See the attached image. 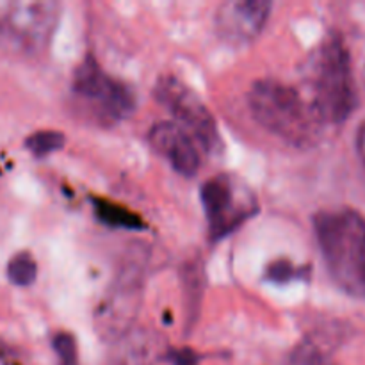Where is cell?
Returning a JSON list of instances; mask_svg holds the SVG:
<instances>
[{
	"label": "cell",
	"instance_id": "9c48e42d",
	"mask_svg": "<svg viewBox=\"0 0 365 365\" xmlns=\"http://www.w3.org/2000/svg\"><path fill=\"white\" fill-rule=\"evenodd\" d=\"M267 0H230L216 13V29L228 43H250L262 32L271 14Z\"/></svg>",
	"mask_w": 365,
	"mask_h": 365
},
{
	"label": "cell",
	"instance_id": "2e32d148",
	"mask_svg": "<svg viewBox=\"0 0 365 365\" xmlns=\"http://www.w3.org/2000/svg\"><path fill=\"white\" fill-rule=\"evenodd\" d=\"M53 349H56L57 356H59L61 365H77L78 355H77V344L75 339L71 337L66 331H59L52 341Z\"/></svg>",
	"mask_w": 365,
	"mask_h": 365
},
{
	"label": "cell",
	"instance_id": "5bb4252c",
	"mask_svg": "<svg viewBox=\"0 0 365 365\" xmlns=\"http://www.w3.org/2000/svg\"><path fill=\"white\" fill-rule=\"evenodd\" d=\"M25 146L36 157H45L64 146V135L57 130H39L25 139Z\"/></svg>",
	"mask_w": 365,
	"mask_h": 365
},
{
	"label": "cell",
	"instance_id": "8fae6325",
	"mask_svg": "<svg viewBox=\"0 0 365 365\" xmlns=\"http://www.w3.org/2000/svg\"><path fill=\"white\" fill-rule=\"evenodd\" d=\"M114 344L109 365H159L168 355L160 349L159 337L148 331H130Z\"/></svg>",
	"mask_w": 365,
	"mask_h": 365
},
{
	"label": "cell",
	"instance_id": "3957f363",
	"mask_svg": "<svg viewBox=\"0 0 365 365\" xmlns=\"http://www.w3.org/2000/svg\"><path fill=\"white\" fill-rule=\"evenodd\" d=\"M248 103L253 118L266 130L292 146L317 145L327 127L303 91L280 81L255 82L250 89Z\"/></svg>",
	"mask_w": 365,
	"mask_h": 365
},
{
	"label": "cell",
	"instance_id": "7c38bea8",
	"mask_svg": "<svg viewBox=\"0 0 365 365\" xmlns=\"http://www.w3.org/2000/svg\"><path fill=\"white\" fill-rule=\"evenodd\" d=\"M96 217L107 227L132 228V230H138L139 227H143L141 217L135 216L134 212H128L127 209H121L114 203L103 202V200L96 202Z\"/></svg>",
	"mask_w": 365,
	"mask_h": 365
},
{
	"label": "cell",
	"instance_id": "7a4b0ae2",
	"mask_svg": "<svg viewBox=\"0 0 365 365\" xmlns=\"http://www.w3.org/2000/svg\"><path fill=\"white\" fill-rule=\"evenodd\" d=\"M324 266L339 289L365 298V220L353 209L323 210L314 217Z\"/></svg>",
	"mask_w": 365,
	"mask_h": 365
},
{
	"label": "cell",
	"instance_id": "30bf717a",
	"mask_svg": "<svg viewBox=\"0 0 365 365\" xmlns=\"http://www.w3.org/2000/svg\"><path fill=\"white\" fill-rule=\"evenodd\" d=\"M148 141L152 148L160 157H164L177 173L192 177L198 171L202 159L195 138L178 123L159 121L150 128Z\"/></svg>",
	"mask_w": 365,
	"mask_h": 365
},
{
	"label": "cell",
	"instance_id": "ba28073f",
	"mask_svg": "<svg viewBox=\"0 0 365 365\" xmlns=\"http://www.w3.org/2000/svg\"><path fill=\"white\" fill-rule=\"evenodd\" d=\"M202 203L210 237L216 241L234 232L257 212V202L252 192L227 175L214 177L203 184Z\"/></svg>",
	"mask_w": 365,
	"mask_h": 365
},
{
	"label": "cell",
	"instance_id": "8992f818",
	"mask_svg": "<svg viewBox=\"0 0 365 365\" xmlns=\"http://www.w3.org/2000/svg\"><path fill=\"white\" fill-rule=\"evenodd\" d=\"M59 4L46 0L0 4V45L21 53L46 46L56 31Z\"/></svg>",
	"mask_w": 365,
	"mask_h": 365
},
{
	"label": "cell",
	"instance_id": "9a60e30c",
	"mask_svg": "<svg viewBox=\"0 0 365 365\" xmlns=\"http://www.w3.org/2000/svg\"><path fill=\"white\" fill-rule=\"evenodd\" d=\"M289 365H337L316 342L305 341L291 353Z\"/></svg>",
	"mask_w": 365,
	"mask_h": 365
},
{
	"label": "cell",
	"instance_id": "6da1fadb",
	"mask_svg": "<svg viewBox=\"0 0 365 365\" xmlns=\"http://www.w3.org/2000/svg\"><path fill=\"white\" fill-rule=\"evenodd\" d=\"M303 95L310 100L324 125H341L356 103L351 57L344 41L330 36L307 56L302 64Z\"/></svg>",
	"mask_w": 365,
	"mask_h": 365
},
{
	"label": "cell",
	"instance_id": "d6986e66",
	"mask_svg": "<svg viewBox=\"0 0 365 365\" xmlns=\"http://www.w3.org/2000/svg\"><path fill=\"white\" fill-rule=\"evenodd\" d=\"M356 152H359L360 159H362L365 166V121L360 125L359 132H356Z\"/></svg>",
	"mask_w": 365,
	"mask_h": 365
},
{
	"label": "cell",
	"instance_id": "5b68a950",
	"mask_svg": "<svg viewBox=\"0 0 365 365\" xmlns=\"http://www.w3.org/2000/svg\"><path fill=\"white\" fill-rule=\"evenodd\" d=\"M145 264L141 257H128L116 271L106 298L96 310V331L107 341H120L130 334L143 298Z\"/></svg>",
	"mask_w": 365,
	"mask_h": 365
},
{
	"label": "cell",
	"instance_id": "52a82bcc",
	"mask_svg": "<svg viewBox=\"0 0 365 365\" xmlns=\"http://www.w3.org/2000/svg\"><path fill=\"white\" fill-rule=\"evenodd\" d=\"M153 96L180 121V127H184L205 152H214L220 148L221 143L216 121L205 103L189 86L178 81L177 77L164 75L157 81Z\"/></svg>",
	"mask_w": 365,
	"mask_h": 365
},
{
	"label": "cell",
	"instance_id": "277c9868",
	"mask_svg": "<svg viewBox=\"0 0 365 365\" xmlns=\"http://www.w3.org/2000/svg\"><path fill=\"white\" fill-rule=\"evenodd\" d=\"M71 89L84 113L102 125H114L130 116L135 96L123 82L102 70L93 57H86L73 73Z\"/></svg>",
	"mask_w": 365,
	"mask_h": 365
},
{
	"label": "cell",
	"instance_id": "ac0fdd59",
	"mask_svg": "<svg viewBox=\"0 0 365 365\" xmlns=\"http://www.w3.org/2000/svg\"><path fill=\"white\" fill-rule=\"evenodd\" d=\"M168 362L171 365H198V356L191 351V349H175V351H168L166 355Z\"/></svg>",
	"mask_w": 365,
	"mask_h": 365
},
{
	"label": "cell",
	"instance_id": "4fadbf2b",
	"mask_svg": "<svg viewBox=\"0 0 365 365\" xmlns=\"http://www.w3.org/2000/svg\"><path fill=\"white\" fill-rule=\"evenodd\" d=\"M7 277L18 287H27L38 277V266L29 253H18L9 260Z\"/></svg>",
	"mask_w": 365,
	"mask_h": 365
},
{
	"label": "cell",
	"instance_id": "e0dca14e",
	"mask_svg": "<svg viewBox=\"0 0 365 365\" xmlns=\"http://www.w3.org/2000/svg\"><path fill=\"white\" fill-rule=\"evenodd\" d=\"M296 269L287 262V260H277L269 266L267 269V277L273 282H287L291 280V277H294Z\"/></svg>",
	"mask_w": 365,
	"mask_h": 365
}]
</instances>
